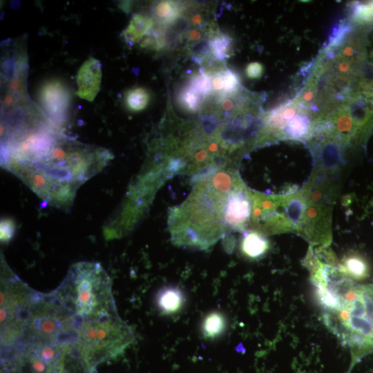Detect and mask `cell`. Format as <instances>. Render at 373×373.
Listing matches in <instances>:
<instances>
[{
  "label": "cell",
  "instance_id": "obj_1",
  "mask_svg": "<svg viewBox=\"0 0 373 373\" xmlns=\"http://www.w3.org/2000/svg\"><path fill=\"white\" fill-rule=\"evenodd\" d=\"M53 291L80 323L119 316L111 280L98 262L84 261L72 265Z\"/></svg>",
  "mask_w": 373,
  "mask_h": 373
},
{
  "label": "cell",
  "instance_id": "obj_2",
  "mask_svg": "<svg viewBox=\"0 0 373 373\" xmlns=\"http://www.w3.org/2000/svg\"><path fill=\"white\" fill-rule=\"evenodd\" d=\"M75 343L22 341L1 353V373H88Z\"/></svg>",
  "mask_w": 373,
  "mask_h": 373
},
{
  "label": "cell",
  "instance_id": "obj_3",
  "mask_svg": "<svg viewBox=\"0 0 373 373\" xmlns=\"http://www.w3.org/2000/svg\"><path fill=\"white\" fill-rule=\"evenodd\" d=\"M135 341L131 327L119 316L82 322L75 343L88 373L98 365L114 358Z\"/></svg>",
  "mask_w": 373,
  "mask_h": 373
},
{
  "label": "cell",
  "instance_id": "obj_4",
  "mask_svg": "<svg viewBox=\"0 0 373 373\" xmlns=\"http://www.w3.org/2000/svg\"><path fill=\"white\" fill-rule=\"evenodd\" d=\"M80 324L54 291L39 292L30 309L21 342L75 343Z\"/></svg>",
  "mask_w": 373,
  "mask_h": 373
},
{
  "label": "cell",
  "instance_id": "obj_5",
  "mask_svg": "<svg viewBox=\"0 0 373 373\" xmlns=\"http://www.w3.org/2000/svg\"><path fill=\"white\" fill-rule=\"evenodd\" d=\"M38 293L3 265L0 304L1 352L12 350L21 342L30 309Z\"/></svg>",
  "mask_w": 373,
  "mask_h": 373
},
{
  "label": "cell",
  "instance_id": "obj_6",
  "mask_svg": "<svg viewBox=\"0 0 373 373\" xmlns=\"http://www.w3.org/2000/svg\"><path fill=\"white\" fill-rule=\"evenodd\" d=\"M70 91L63 81L52 79L44 82L39 91L42 108L52 119L62 120L70 103Z\"/></svg>",
  "mask_w": 373,
  "mask_h": 373
},
{
  "label": "cell",
  "instance_id": "obj_7",
  "mask_svg": "<svg viewBox=\"0 0 373 373\" xmlns=\"http://www.w3.org/2000/svg\"><path fill=\"white\" fill-rule=\"evenodd\" d=\"M102 77L101 63L97 59L90 57L82 64L77 72V90L75 94L86 101H93L100 90Z\"/></svg>",
  "mask_w": 373,
  "mask_h": 373
},
{
  "label": "cell",
  "instance_id": "obj_8",
  "mask_svg": "<svg viewBox=\"0 0 373 373\" xmlns=\"http://www.w3.org/2000/svg\"><path fill=\"white\" fill-rule=\"evenodd\" d=\"M251 204L247 196L240 191L229 194L226 206V222L230 227H241L249 219Z\"/></svg>",
  "mask_w": 373,
  "mask_h": 373
},
{
  "label": "cell",
  "instance_id": "obj_9",
  "mask_svg": "<svg viewBox=\"0 0 373 373\" xmlns=\"http://www.w3.org/2000/svg\"><path fill=\"white\" fill-rule=\"evenodd\" d=\"M156 301L159 309L163 314H173L182 307L185 302V296L178 287L169 286L160 290Z\"/></svg>",
  "mask_w": 373,
  "mask_h": 373
},
{
  "label": "cell",
  "instance_id": "obj_10",
  "mask_svg": "<svg viewBox=\"0 0 373 373\" xmlns=\"http://www.w3.org/2000/svg\"><path fill=\"white\" fill-rule=\"evenodd\" d=\"M152 26L153 21L150 18L142 15H136L123 32V36L127 42L134 44L139 41Z\"/></svg>",
  "mask_w": 373,
  "mask_h": 373
},
{
  "label": "cell",
  "instance_id": "obj_11",
  "mask_svg": "<svg viewBox=\"0 0 373 373\" xmlns=\"http://www.w3.org/2000/svg\"><path fill=\"white\" fill-rule=\"evenodd\" d=\"M242 252L249 258H256L262 256L269 248L268 241L256 233L246 234L242 241Z\"/></svg>",
  "mask_w": 373,
  "mask_h": 373
},
{
  "label": "cell",
  "instance_id": "obj_12",
  "mask_svg": "<svg viewBox=\"0 0 373 373\" xmlns=\"http://www.w3.org/2000/svg\"><path fill=\"white\" fill-rule=\"evenodd\" d=\"M225 327L224 316L219 312H212L204 318L202 331L206 338H215L224 332Z\"/></svg>",
  "mask_w": 373,
  "mask_h": 373
},
{
  "label": "cell",
  "instance_id": "obj_13",
  "mask_svg": "<svg viewBox=\"0 0 373 373\" xmlns=\"http://www.w3.org/2000/svg\"><path fill=\"white\" fill-rule=\"evenodd\" d=\"M368 266L364 259L357 256H352L345 258L344 265L340 269L343 275L350 276L356 280H363L368 276Z\"/></svg>",
  "mask_w": 373,
  "mask_h": 373
},
{
  "label": "cell",
  "instance_id": "obj_14",
  "mask_svg": "<svg viewBox=\"0 0 373 373\" xmlns=\"http://www.w3.org/2000/svg\"><path fill=\"white\" fill-rule=\"evenodd\" d=\"M150 96L149 92L142 87H137L130 90L126 97L128 108L133 111L144 109L149 104Z\"/></svg>",
  "mask_w": 373,
  "mask_h": 373
},
{
  "label": "cell",
  "instance_id": "obj_15",
  "mask_svg": "<svg viewBox=\"0 0 373 373\" xmlns=\"http://www.w3.org/2000/svg\"><path fill=\"white\" fill-rule=\"evenodd\" d=\"M155 14L160 19L169 23L178 17L180 9L173 1H164L157 5Z\"/></svg>",
  "mask_w": 373,
  "mask_h": 373
},
{
  "label": "cell",
  "instance_id": "obj_16",
  "mask_svg": "<svg viewBox=\"0 0 373 373\" xmlns=\"http://www.w3.org/2000/svg\"><path fill=\"white\" fill-rule=\"evenodd\" d=\"M309 122L305 117L298 116L292 119L286 128L287 133L291 137H301L308 131Z\"/></svg>",
  "mask_w": 373,
  "mask_h": 373
},
{
  "label": "cell",
  "instance_id": "obj_17",
  "mask_svg": "<svg viewBox=\"0 0 373 373\" xmlns=\"http://www.w3.org/2000/svg\"><path fill=\"white\" fill-rule=\"evenodd\" d=\"M200 95L190 86L184 88L180 95V102L186 110L195 111L198 109L200 102Z\"/></svg>",
  "mask_w": 373,
  "mask_h": 373
},
{
  "label": "cell",
  "instance_id": "obj_18",
  "mask_svg": "<svg viewBox=\"0 0 373 373\" xmlns=\"http://www.w3.org/2000/svg\"><path fill=\"white\" fill-rule=\"evenodd\" d=\"M190 87L200 95H205L210 92L212 83L207 75L201 73L193 77Z\"/></svg>",
  "mask_w": 373,
  "mask_h": 373
},
{
  "label": "cell",
  "instance_id": "obj_19",
  "mask_svg": "<svg viewBox=\"0 0 373 373\" xmlns=\"http://www.w3.org/2000/svg\"><path fill=\"white\" fill-rule=\"evenodd\" d=\"M230 45V39L224 35L215 37L210 42V46L215 57L224 58Z\"/></svg>",
  "mask_w": 373,
  "mask_h": 373
},
{
  "label": "cell",
  "instance_id": "obj_20",
  "mask_svg": "<svg viewBox=\"0 0 373 373\" xmlns=\"http://www.w3.org/2000/svg\"><path fill=\"white\" fill-rule=\"evenodd\" d=\"M222 75L223 88L225 93H231L236 90L238 85V79L235 73L227 70Z\"/></svg>",
  "mask_w": 373,
  "mask_h": 373
},
{
  "label": "cell",
  "instance_id": "obj_21",
  "mask_svg": "<svg viewBox=\"0 0 373 373\" xmlns=\"http://www.w3.org/2000/svg\"><path fill=\"white\" fill-rule=\"evenodd\" d=\"M354 15L356 19L361 21L373 19V3L358 5L355 8Z\"/></svg>",
  "mask_w": 373,
  "mask_h": 373
},
{
  "label": "cell",
  "instance_id": "obj_22",
  "mask_svg": "<svg viewBox=\"0 0 373 373\" xmlns=\"http://www.w3.org/2000/svg\"><path fill=\"white\" fill-rule=\"evenodd\" d=\"M15 231V224L12 220L4 219L1 222V240L3 242L10 240Z\"/></svg>",
  "mask_w": 373,
  "mask_h": 373
},
{
  "label": "cell",
  "instance_id": "obj_23",
  "mask_svg": "<svg viewBox=\"0 0 373 373\" xmlns=\"http://www.w3.org/2000/svg\"><path fill=\"white\" fill-rule=\"evenodd\" d=\"M263 71L262 66L258 63L254 62L249 64L246 70V73L248 77L250 78L256 79L258 78L262 75Z\"/></svg>",
  "mask_w": 373,
  "mask_h": 373
},
{
  "label": "cell",
  "instance_id": "obj_24",
  "mask_svg": "<svg viewBox=\"0 0 373 373\" xmlns=\"http://www.w3.org/2000/svg\"><path fill=\"white\" fill-rule=\"evenodd\" d=\"M213 88L216 90H222V75L216 76L211 82Z\"/></svg>",
  "mask_w": 373,
  "mask_h": 373
}]
</instances>
